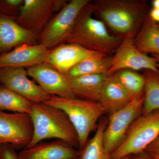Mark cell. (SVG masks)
<instances>
[{
    "mask_svg": "<svg viewBox=\"0 0 159 159\" xmlns=\"http://www.w3.org/2000/svg\"><path fill=\"white\" fill-rule=\"evenodd\" d=\"M152 8L159 9V0H154L152 2Z\"/></svg>",
    "mask_w": 159,
    "mask_h": 159,
    "instance_id": "obj_30",
    "label": "cell"
},
{
    "mask_svg": "<svg viewBox=\"0 0 159 159\" xmlns=\"http://www.w3.org/2000/svg\"><path fill=\"white\" fill-rule=\"evenodd\" d=\"M157 27L159 30V24H157Z\"/></svg>",
    "mask_w": 159,
    "mask_h": 159,
    "instance_id": "obj_34",
    "label": "cell"
},
{
    "mask_svg": "<svg viewBox=\"0 0 159 159\" xmlns=\"http://www.w3.org/2000/svg\"><path fill=\"white\" fill-rule=\"evenodd\" d=\"M93 3L94 15L122 39L135 37L149 12L145 0H97Z\"/></svg>",
    "mask_w": 159,
    "mask_h": 159,
    "instance_id": "obj_1",
    "label": "cell"
},
{
    "mask_svg": "<svg viewBox=\"0 0 159 159\" xmlns=\"http://www.w3.org/2000/svg\"><path fill=\"white\" fill-rule=\"evenodd\" d=\"M129 159H155L150 154L145 151L131 155Z\"/></svg>",
    "mask_w": 159,
    "mask_h": 159,
    "instance_id": "obj_28",
    "label": "cell"
},
{
    "mask_svg": "<svg viewBox=\"0 0 159 159\" xmlns=\"http://www.w3.org/2000/svg\"><path fill=\"white\" fill-rule=\"evenodd\" d=\"M108 74L83 75L70 79L72 90L77 98L99 102Z\"/></svg>",
    "mask_w": 159,
    "mask_h": 159,
    "instance_id": "obj_18",
    "label": "cell"
},
{
    "mask_svg": "<svg viewBox=\"0 0 159 159\" xmlns=\"http://www.w3.org/2000/svg\"><path fill=\"white\" fill-rule=\"evenodd\" d=\"M159 135V109L142 114L135 119L124 139L113 152V159H120L145 151Z\"/></svg>",
    "mask_w": 159,
    "mask_h": 159,
    "instance_id": "obj_5",
    "label": "cell"
},
{
    "mask_svg": "<svg viewBox=\"0 0 159 159\" xmlns=\"http://www.w3.org/2000/svg\"><path fill=\"white\" fill-rule=\"evenodd\" d=\"M27 70L28 76L48 95L67 99L77 98L68 77L49 64L43 63L29 67Z\"/></svg>",
    "mask_w": 159,
    "mask_h": 159,
    "instance_id": "obj_12",
    "label": "cell"
},
{
    "mask_svg": "<svg viewBox=\"0 0 159 159\" xmlns=\"http://www.w3.org/2000/svg\"><path fill=\"white\" fill-rule=\"evenodd\" d=\"M144 102V95L110 115L103 135V145L110 153L119 146L132 123L142 115Z\"/></svg>",
    "mask_w": 159,
    "mask_h": 159,
    "instance_id": "obj_7",
    "label": "cell"
},
{
    "mask_svg": "<svg viewBox=\"0 0 159 159\" xmlns=\"http://www.w3.org/2000/svg\"><path fill=\"white\" fill-rule=\"evenodd\" d=\"M154 158H155V159H159V155H152V154H150Z\"/></svg>",
    "mask_w": 159,
    "mask_h": 159,
    "instance_id": "obj_32",
    "label": "cell"
},
{
    "mask_svg": "<svg viewBox=\"0 0 159 159\" xmlns=\"http://www.w3.org/2000/svg\"><path fill=\"white\" fill-rule=\"evenodd\" d=\"M113 55L90 58L79 62L70 69L67 77L69 80L86 75L108 74Z\"/></svg>",
    "mask_w": 159,
    "mask_h": 159,
    "instance_id": "obj_21",
    "label": "cell"
},
{
    "mask_svg": "<svg viewBox=\"0 0 159 159\" xmlns=\"http://www.w3.org/2000/svg\"><path fill=\"white\" fill-rule=\"evenodd\" d=\"M24 0H0V13L16 20Z\"/></svg>",
    "mask_w": 159,
    "mask_h": 159,
    "instance_id": "obj_25",
    "label": "cell"
},
{
    "mask_svg": "<svg viewBox=\"0 0 159 159\" xmlns=\"http://www.w3.org/2000/svg\"><path fill=\"white\" fill-rule=\"evenodd\" d=\"M145 151L150 154L159 155V135L148 146Z\"/></svg>",
    "mask_w": 159,
    "mask_h": 159,
    "instance_id": "obj_27",
    "label": "cell"
},
{
    "mask_svg": "<svg viewBox=\"0 0 159 159\" xmlns=\"http://www.w3.org/2000/svg\"><path fill=\"white\" fill-rule=\"evenodd\" d=\"M33 135L30 114L9 113L0 110V144H10L16 150L25 149Z\"/></svg>",
    "mask_w": 159,
    "mask_h": 159,
    "instance_id": "obj_9",
    "label": "cell"
},
{
    "mask_svg": "<svg viewBox=\"0 0 159 159\" xmlns=\"http://www.w3.org/2000/svg\"><path fill=\"white\" fill-rule=\"evenodd\" d=\"M149 15L155 22L159 24V9L152 8L149 11Z\"/></svg>",
    "mask_w": 159,
    "mask_h": 159,
    "instance_id": "obj_29",
    "label": "cell"
},
{
    "mask_svg": "<svg viewBox=\"0 0 159 159\" xmlns=\"http://www.w3.org/2000/svg\"><path fill=\"white\" fill-rule=\"evenodd\" d=\"M108 121V119L105 117L99 119L94 136L79 151L80 159H113L111 154L106 150L103 142V133Z\"/></svg>",
    "mask_w": 159,
    "mask_h": 159,
    "instance_id": "obj_20",
    "label": "cell"
},
{
    "mask_svg": "<svg viewBox=\"0 0 159 159\" xmlns=\"http://www.w3.org/2000/svg\"><path fill=\"white\" fill-rule=\"evenodd\" d=\"M32 106L31 101L0 84V110L30 114Z\"/></svg>",
    "mask_w": 159,
    "mask_h": 159,
    "instance_id": "obj_23",
    "label": "cell"
},
{
    "mask_svg": "<svg viewBox=\"0 0 159 159\" xmlns=\"http://www.w3.org/2000/svg\"><path fill=\"white\" fill-rule=\"evenodd\" d=\"M43 103L58 107L65 112L78 135L79 151L85 146L91 133L97 129V122L106 114L100 102L78 98L67 99L49 95Z\"/></svg>",
    "mask_w": 159,
    "mask_h": 159,
    "instance_id": "obj_4",
    "label": "cell"
},
{
    "mask_svg": "<svg viewBox=\"0 0 159 159\" xmlns=\"http://www.w3.org/2000/svg\"><path fill=\"white\" fill-rule=\"evenodd\" d=\"M114 55L111 66L108 74H113L122 70H159L156 60L142 53L137 48L134 38H126L122 39Z\"/></svg>",
    "mask_w": 159,
    "mask_h": 159,
    "instance_id": "obj_10",
    "label": "cell"
},
{
    "mask_svg": "<svg viewBox=\"0 0 159 159\" xmlns=\"http://www.w3.org/2000/svg\"><path fill=\"white\" fill-rule=\"evenodd\" d=\"M68 1L24 0L16 22L24 29L39 35L54 12L59 11Z\"/></svg>",
    "mask_w": 159,
    "mask_h": 159,
    "instance_id": "obj_8",
    "label": "cell"
},
{
    "mask_svg": "<svg viewBox=\"0 0 159 159\" xmlns=\"http://www.w3.org/2000/svg\"><path fill=\"white\" fill-rule=\"evenodd\" d=\"M115 74L132 100L144 96L145 81L143 75L127 69L121 70Z\"/></svg>",
    "mask_w": 159,
    "mask_h": 159,
    "instance_id": "obj_24",
    "label": "cell"
},
{
    "mask_svg": "<svg viewBox=\"0 0 159 159\" xmlns=\"http://www.w3.org/2000/svg\"><path fill=\"white\" fill-rule=\"evenodd\" d=\"M24 68H0V84L33 103L44 102L48 98L41 87L28 78Z\"/></svg>",
    "mask_w": 159,
    "mask_h": 159,
    "instance_id": "obj_11",
    "label": "cell"
},
{
    "mask_svg": "<svg viewBox=\"0 0 159 159\" xmlns=\"http://www.w3.org/2000/svg\"><path fill=\"white\" fill-rule=\"evenodd\" d=\"M94 11L91 2L83 8L65 42L76 44L90 51L112 55L116 51L122 39L111 34L105 24L94 17Z\"/></svg>",
    "mask_w": 159,
    "mask_h": 159,
    "instance_id": "obj_2",
    "label": "cell"
},
{
    "mask_svg": "<svg viewBox=\"0 0 159 159\" xmlns=\"http://www.w3.org/2000/svg\"><path fill=\"white\" fill-rule=\"evenodd\" d=\"M49 49L41 44L20 45L0 54V68L28 67L46 62Z\"/></svg>",
    "mask_w": 159,
    "mask_h": 159,
    "instance_id": "obj_14",
    "label": "cell"
},
{
    "mask_svg": "<svg viewBox=\"0 0 159 159\" xmlns=\"http://www.w3.org/2000/svg\"><path fill=\"white\" fill-rule=\"evenodd\" d=\"M134 42L142 53L159 54V30L157 23L151 18L148 13Z\"/></svg>",
    "mask_w": 159,
    "mask_h": 159,
    "instance_id": "obj_19",
    "label": "cell"
},
{
    "mask_svg": "<svg viewBox=\"0 0 159 159\" xmlns=\"http://www.w3.org/2000/svg\"><path fill=\"white\" fill-rule=\"evenodd\" d=\"M18 154L10 144H0V159H18Z\"/></svg>",
    "mask_w": 159,
    "mask_h": 159,
    "instance_id": "obj_26",
    "label": "cell"
},
{
    "mask_svg": "<svg viewBox=\"0 0 159 159\" xmlns=\"http://www.w3.org/2000/svg\"><path fill=\"white\" fill-rule=\"evenodd\" d=\"M152 57H154L156 60L157 66L159 70V54H152Z\"/></svg>",
    "mask_w": 159,
    "mask_h": 159,
    "instance_id": "obj_31",
    "label": "cell"
},
{
    "mask_svg": "<svg viewBox=\"0 0 159 159\" xmlns=\"http://www.w3.org/2000/svg\"><path fill=\"white\" fill-rule=\"evenodd\" d=\"M30 115L33 125V137L25 148L32 147L45 139H56L68 142L78 150V135L64 111L43 102H32Z\"/></svg>",
    "mask_w": 159,
    "mask_h": 159,
    "instance_id": "obj_3",
    "label": "cell"
},
{
    "mask_svg": "<svg viewBox=\"0 0 159 159\" xmlns=\"http://www.w3.org/2000/svg\"><path fill=\"white\" fill-rule=\"evenodd\" d=\"M132 100L116 74L110 75L103 85L99 100L106 113H114L127 105Z\"/></svg>",
    "mask_w": 159,
    "mask_h": 159,
    "instance_id": "obj_17",
    "label": "cell"
},
{
    "mask_svg": "<svg viewBox=\"0 0 159 159\" xmlns=\"http://www.w3.org/2000/svg\"><path fill=\"white\" fill-rule=\"evenodd\" d=\"M91 2L90 0H72L67 2L49 21L38 35L39 44L50 50L64 43L80 12Z\"/></svg>",
    "mask_w": 159,
    "mask_h": 159,
    "instance_id": "obj_6",
    "label": "cell"
},
{
    "mask_svg": "<svg viewBox=\"0 0 159 159\" xmlns=\"http://www.w3.org/2000/svg\"><path fill=\"white\" fill-rule=\"evenodd\" d=\"M18 159H80V153L68 142L56 139L23 149L18 153Z\"/></svg>",
    "mask_w": 159,
    "mask_h": 159,
    "instance_id": "obj_15",
    "label": "cell"
},
{
    "mask_svg": "<svg viewBox=\"0 0 159 159\" xmlns=\"http://www.w3.org/2000/svg\"><path fill=\"white\" fill-rule=\"evenodd\" d=\"M38 35L21 27L16 20L0 13V53L20 45L37 44Z\"/></svg>",
    "mask_w": 159,
    "mask_h": 159,
    "instance_id": "obj_16",
    "label": "cell"
},
{
    "mask_svg": "<svg viewBox=\"0 0 159 159\" xmlns=\"http://www.w3.org/2000/svg\"><path fill=\"white\" fill-rule=\"evenodd\" d=\"M130 156H127L124 157L120 159H129Z\"/></svg>",
    "mask_w": 159,
    "mask_h": 159,
    "instance_id": "obj_33",
    "label": "cell"
},
{
    "mask_svg": "<svg viewBox=\"0 0 159 159\" xmlns=\"http://www.w3.org/2000/svg\"><path fill=\"white\" fill-rule=\"evenodd\" d=\"M105 55L79 45L64 43L49 50L46 62L67 76L70 69L79 62Z\"/></svg>",
    "mask_w": 159,
    "mask_h": 159,
    "instance_id": "obj_13",
    "label": "cell"
},
{
    "mask_svg": "<svg viewBox=\"0 0 159 159\" xmlns=\"http://www.w3.org/2000/svg\"><path fill=\"white\" fill-rule=\"evenodd\" d=\"M144 102L142 114L159 109V70H145Z\"/></svg>",
    "mask_w": 159,
    "mask_h": 159,
    "instance_id": "obj_22",
    "label": "cell"
}]
</instances>
